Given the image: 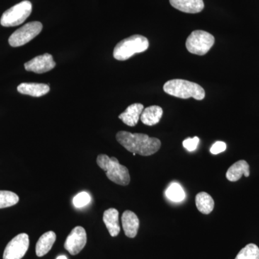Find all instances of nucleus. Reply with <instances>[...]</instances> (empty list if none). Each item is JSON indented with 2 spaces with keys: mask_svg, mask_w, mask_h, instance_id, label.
Listing matches in <instances>:
<instances>
[{
  "mask_svg": "<svg viewBox=\"0 0 259 259\" xmlns=\"http://www.w3.org/2000/svg\"><path fill=\"white\" fill-rule=\"evenodd\" d=\"M166 197L173 202H181L185 198V192L179 184H171L166 192Z\"/></svg>",
  "mask_w": 259,
  "mask_h": 259,
  "instance_id": "21",
  "label": "nucleus"
},
{
  "mask_svg": "<svg viewBox=\"0 0 259 259\" xmlns=\"http://www.w3.org/2000/svg\"><path fill=\"white\" fill-rule=\"evenodd\" d=\"M163 116V109L157 105H153L144 109L141 115V120L144 125L153 126L161 120Z\"/></svg>",
  "mask_w": 259,
  "mask_h": 259,
  "instance_id": "18",
  "label": "nucleus"
},
{
  "mask_svg": "<svg viewBox=\"0 0 259 259\" xmlns=\"http://www.w3.org/2000/svg\"><path fill=\"white\" fill-rule=\"evenodd\" d=\"M18 93L23 95L40 97L47 95L50 91L49 85L40 83H22L18 87Z\"/></svg>",
  "mask_w": 259,
  "mask_h": 259,
  "instance_id": "14",
  "label": "nucleus"
},
{
  "mask_svg": "<svg viewBox=\"0 0 259 259\" xmlns=\"http://www.w3.org/2000/svg\"><path fill=\"white\" fill-rule=\"evenodd\" d=\"M214 44V37L212 34L204 30H194L187 37L186 47L191 54L204 56L207 54Z\"/></svg>",
  "mask_w": 259,
  "mask_h": 259,
  "instance_id": "6",
  "label": "nucleus"
},
{
  "mask_svg": "<svg viewBox=\"0 0 259 259\" xmlns=\"http://www.w3.org/2000/svg\"><path fill=\"white\" fill-rule=\"evenodd\" d=\"M56 259H68L67 257L66 256V255H59V256H58Z\"/></svg>",
  "mask_w": 259,
  "mask_h": 259,
  "instance_id": "26",
  "label": "nucleus"
},
{
  "mask_svg": "<svg viewBox=\"0 0 259 259\" xmlns=\"http://www.w3.org/2000/svg\"><path fill=\"white\" fill-rule=\"evenodd\" d=\"M42 25L37 21L25 24L12 34L9 44L13 47H20L28 44L41 32Z\"/></svg>",
  "mask_w": 259,
  "mask_h": 259,
  "instance_id": "7",
  "label": "nucleus"
},
{
  "mask_svg": "<svg viewBox=\"0 0 259 259\" xmlns=\"http://www.w3.org/2000/svg\"><path fill=\"white\" fill-rule=\"evenodd\" d=\"M149 47L147 37L134 35L121 40L116 45L113 56L118 61H126L136 54L144 52Z\"/></svg>",
  "mask_w": 259,
  "mask_h": 259,
  "instance_id": "4",
  "label": "nucleus"
},
{
  "mask_svg": "<svg viewBox=\"0 0 259 259\" xmlns=\"http://www.w3.org/2000/svg\"><path fill=\"white\" fill-rule=\"evenodd\" d=\"M90 201H91V197L90 194L88 192H82L75 196L73 199V204L76 208H81L88 205Z\"/></svg>",
  "mask_w": 259,
  "mask_h": 259,
  "instance_id": "23",
  "label": "nucleus"
},
{
  "mask_svg": "<svg viewBox=\"0 0 259 259\" xmlns=\"http://www.w3.org/2000/svg\"><path fill=\"white\" fill-rule=\"evenodd\" d=\"M173 8L186 13L195 14L203 10V0H169Z\"/></svg>",
  "mask_w": 259,
  "mask_h": 259,
  "instance_id": "12",
  "label": "nucleus"
},
{
  "mask_svg": "<svg viewBox=\"0 0 259 259\" xmlns=\"http://www.w3.org/2000/svg\"><path fill=\"white\" fill-rule=\"evenodd\" d=\"M56 65L52 55L45 54L36 56L28 62L25 63V69L26 71H32L35 74H44L54 69Z\"/></svg>",
  "mask_w": 259,
  "mask_h": 259,
  "instance_id": "10",
  "label": "nucleus"
},
{
  "mask_svg": "<svg viewBox=\"0 0 259 259\" xmlns=\"http://www.w3.org/2000/svg\"><path fill=\"white\" fill-rule=\"evenodd\" d=\"M195 204L201 213L209 214L212 212L214 207V199L207 192H199L196 195Z\"/></svg>",
  "mask_w": 259,
  "mask_h": 259,
  "instance_id": "19",
  "label": "nucleus"
},
{
  "mask_svg": "<svg viewBox=\"0 0 259 259\" xmlns=\"http://www.w3.org/2000/svg\"><path fill=\"white\" fill-rule=\"evenodd\" d=\"M117 142L126 150L133 153L143 156H151L158 152L161 142L156 138L149 137L144 134H132L120 131L116 135Z\"/></svg>",
  "mask_w": 259,
  "mask_h": 259,
  "instance_id": "1",
  "label": "nucleus"
},
{
  "mask_svg": "<svg viewBox=\"0 0 259 259\" xmlns=\"http://www.w3.org/2000/svg\"><path fill=\"white\" fill-rule=\"evenodd\" d=\"M199 143L198 137H194L193 139L188 138L183 141V146L188 151H194L197 149V146Z\"/></svg>",
  "mask_w": 259,
  "mask_h": 259,
  "instance_id": "24",
  "label": "nucleus"
},
{
  "mask_svg": "<svg viewBox=\"0 0 259 259\" xmlns=\"http://www.w3.org/2000/svg\"><path fill=\"white\" fill-rule=\"evenodd\" d=\"M97 163L103 171L106 172L107 178L114 183L127 186L131 182V177L127 167L122 166L115 157H109L105 154L97 156Z\"/></svg>",
  "mask_w": 259,
  "mask_h": 259,
  "instance_id": "3",
  "label": "nucleus"
},
{
  "mask_svg": "<svg viewBox=\"0 0 259 259\" xmlns=\"http://www.w3.org/2000/svg\"><path fill=\"white\" fill-rule=\"evenodd\" d=\"M235 259H259V248L253 243L242 248Z\"/></svg>",
  "mask_w": 259,
  "mask_h": 259,
  "instance_id": "22",
  "label": "nucleus"
},
{
  "mask_svg": "<svg viewBox=\"0 0 259 259\" xmlns=\"http://www.w3.org/2000/svg\"><path fill=\"white\" fill-rule=\"evenodd\" d=\"M242 176H250L249 165L244 160H241L233 163L226 173V178L230 182H237Z\"/></svg>",
  "mask_w": 259,
  "mask_h": 259,
  "instance_id": "15",
  "label": "nucleus"
},
{
  "mask_svg": "<svg viewBox=\"0 0 259 259\" xmlns=\"http://www.w3.org/2000/svg\"><path fill=\"white\" fill-rule=\"evenodd\" d=\"M30 244L29 236L26 233H20L7 245L3 259H22L28 251Z\"/></svg>",
  "mask_w": 259,
  "mask_h": 259,
  "instance_id": "8",
  "label": "nucleus"
},
{
  "mask_svg": "<svg viewBox=\"0 0 259 259\" xmlns=\"http://www.w3.org/2000/svg\"><path fill=\"white\" fill-rule=\"evenodd\" d=\"M87 233L84 228L76 226L71 231L64 243L65 249L71 255H77L82 250L87 243Z\"/></svg>",
  "mask_w": 259,
  "mask_h": 259,
  "instance_id": "9",
  "label": "nucleus"
},
{
  "mask_svg": "<svg viewBox=\"0 0 259 259\" xmlns=\"http://www.w3.org/2000/svg\"><path fill=\"white\" fill-rule=\"evenodd\" d=\"M103 221L110 236H118L120 232V227L119 225V212L117 209L110 208L105 210L103 214Z\"/></svg>",
  "mask_w": 259,
  "mask_h": 259,
  "instance_id": "16",
  "label": "nucleus"
},
{
  "mask_svg": "<svg viewBox=\"0 0 259 259\" xmlns=\"http://www.w3.org/2000/svg\"><path fill=\"white\" fill-rule=\"evenodd\" d=\"M32 13V4L25 0L5 11L2 15L0 23L4 27H15L21 25Z\"/></svg>",
  "mask_w": 259,
  "mask_h": 259,
  "instance_id": "5",
  "label": "nucleus"
},
{
  "mask_svg": "<svg viewBox=\"0 0 259 259\" xmlns=\"http://www.w3.org/2000/svg\"><path fill=\"white\" fill-rule=\"evenodd\" d=\"M122 225L125 236L134 238L139 231L140 221L139 218L132 211L126 210L122 215Z\"/></svg>",
  "mask_w": 259,
  "mask_h": 259,
  "instance_id": "11",
  "label": "nucleus"
},
{
  "mask_svg": "<svg viewBox=\"0 0 259 259\" xmlns=\"http://www.w3.org/2000/svg\"><path fill=\"white\" fill-rule=\"evenodd\" d=\"M144 107L142 104L135 103L127 107L125 111L119 115L120 119L125 125L130 127H134L139 122L141 114L144 111Z\"/></svg>",
  "mask_w": 259,
  "mask_h": 259,
  "instance_id": "13",
  "label": "nucleus"
},
{
  "mask_svg": "<svg viewBox=\"0 0 259 259\" xmlns=\"http://www.w3.org/2000/svg\"><path fill=\"white\" fill-rule=\"evenodd\" d=\"M18 194L10 191L0 190V209L12 207L18 204Z\"/></svg>",
  "mask_w": 259,
  "mask_h": 259,
  "instance_id": "20",
  "label": "nucleus"
},
{
  "mask_svg": "<svg viewBox=\"0 0 259 259\" xmlns=\"http://www.w3.org/2000/svg\"><path fill=\"white\" fill-rule=\"evenodd\" d=\"M226 150V144L222 141H218L210 148V152L214 155L223 152Z\"/></svg>",
  "mask_w": 259,
  "mask_h": 259,
  "instance_id": "25",
  "label": "nucleus"
},
{
  "mask_svg": "<svg viewBox=\"0 0 259 259\" xmlns=\"http://www.w3.org/2000/svg\"><path fill=\"white\" fill-rule=\"evenodd\" d=\"M163 91L181 99L192 97L197 100H202L205 97V91L200 85L184 79L169 80L163 85Z\"/></svg>",
  "mask_w": 259,
  "mask_h": 259,
  "instance_id": "2",
  "label": "nucleus"
},
{
  "mask_svg": "<svg viewBox=\"0 0 259 259\" xmlns=\"http://www.w3.org/2000/svg\"><path fill=\"white\" fill-rule=\"evenodd\" d=\"M56 240V235L54 232L49 231L44 233L39 238L35 246V253L38 257L47 255L50 251Z\"/></svg>",
  "mask_w": 259,
  "mask_h": 259,
  "instance_id": "17",
  "label": "nucleus"
}]
</instances>
